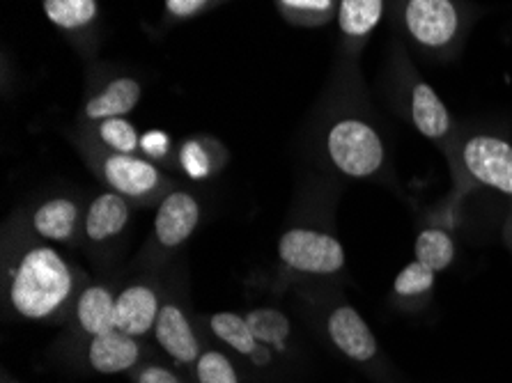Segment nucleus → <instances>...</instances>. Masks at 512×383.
<instances>
[{
    "instance_id": "nucleus-1",
    "label": "nucleus",
    "mask_w": 512,
    "mask_h": 383,
    "mask_svg": "<svg viewBox=\"0 0 512 383\" xmlns=\"http://www.w3.org/2000/svg\"><path fill=\"white\" fill-rule=\"evenodd\" d=\"M72 273L53 248H30L14 271L10 301L26 319H44L72 294Z\"/></svg>"
},
{
    "instance_id": "nucleus-2",
    "label": "nucleus",
    "mask_w": 512,
    "mask_h": 383,
    "mask_svg": "<svg viewBox=\"0 0 512 383\" xmlns=\"http://www.w3.org/2000/svg\"><path fill=\"white\" fill-rule=\"evenodd\" d=\"M329 159L340 173L352 179L377 175L386 161L382 136L363 120H340L327 136Z\"/></svg>"
},
{
    "instance_id": "nucleus-3",
    "label": "nucleus",
    "mask_w": 512,
    "mask_h": 383,
    "mask_svg": "<svg viewBox=\"0 0 512 383\" xmlns=\"http://www.w3.org/2000/svg\"><path fill=\"white\" fill-rule=\"evenodd\" d=\"M278 255L285 267L310 276H331L345 267V248L336 237L317 230H290L281 237Z\"/></svg>"
},
{
    "instance_id": "nucleus-4",
    "label": "nucleus",
    "mask_w": 512,
    "mask_h": 383,
    "mask_svg": "<svg viewBox=\"0 0 512 383\" xmlns=\"http://www.w3.org/2000/svg\"><path fill=\"white\" fill-rule=\"evenodd\" d=\"M460 161L473 182L512 198V145L499 136L476 134L464 140Z\"/></svg>"
},
{
    "instance_id": "nucleus-5",
    "label": "nucleus",
    "mask_w": 512,
    "mask_h": 383,
    "mask_svg": "<svg viewBox=\"0 0 512 383\" xmlns=\"http://www.w3.org/2000/svg\"><path fill=\"white\" fill-rule=\"evenodd\" d=\"M402 19L411 39L425 49H444L460 33V10L453 0H407Z\"/></svg>"
},
{
    "instance_id": "nucleus-6",
    "label": "nucleus",
    "mask_w": 512,
    "mask_h": 383,
    "mask_svg": "<svg viewBox=\"0 0 512 383\" xmlns=\"http://www.w3.org/2000/svg\"><path fill=\"white\" fill-rule=\"evenodd\" d=\"M329 338L347 358L356 363H368L377 356V338L359 312L340 306L327 319Z\"/></svg>"
},
{
    "instance_id": "nucleus-7",
    "label": "nucleus",
    "mask_w": 512,
    "mask_h": 383,
    "mask_svg": "<svg viewBox=\"0 0 512 383\" xmlns=\"http://www.w3.org/2000/svg\"><path fill=\"white\" fill-rule=\"evenodd\" d=\"M200 207L189 193L175 191L161 202V207L154 216V234L159 244L166 248H175L184 244L198 228Z\"/></svg>"
},
{
    "instance_id": "nucleus-8",
    "label": "nucleus",
    "mask_w": 512,
    "mask_h": 383,
    "mask_svg": "<svg viewBox=\"0 0 512 383\" xmlns=\"http://www.w3.org/2000/svg\"><path fill=\"white\" fill-rule=\"evenodd\" d=\"M104 175L115 193L127 195V198H141V195L152 193L161 179L159 170L150 161L131 154L108 156L104 163Z\"/></svg>"
},
{
    "instance_id": "nucleus-9",
    "label": "nucleus",
    "mask_w": 512,
    "mask_h": 383,
    "mask_svg": "<svg viewBox=\"0 0 512 383\" xmlns=\"http://www.w3.org/2000/svg\"><path fill=\"white\" fill-rule=\"evenodd\" d=\"M159 312V299L150 287H127L115 299V326H118V331L136 338V335H145L154 328Z\"/></svg>"
},
{
    "instance_id": "nucleus-10",
    "label": "nucleus",
    "mask_w": 512,
    "mask_h": 383,
    "mask_svg": "<svg viewBox=\"0 0 512 383\" xmlns=\"http://www.w3.org/2000/svg\"><path fill=\"white\" fill-rule=\"evenodd\" d=\"M141 358L134 335H127L113 328V331L95 335L88 349V361L99 374H118L131 370Z\"/></svg>"
},
{
    "instance_id": "nucleus-11",
    "label": "nucleus",
    "mask_w": 512,
    "mask_h": 383,
    "mask_svg": "<svg viewBox=\"0 0 512 383\" xmlns=\"http://www.w3.org/2000/svg\"><path fill=\"white\" fill-rule=\"evenodd\" d=\"M154 338L161 347L166 349V354H170L175 361L180 363H191L198 361V338L193 333V328L186 319L184 312L177 306H164L157 317V324H154Z\"/></svg>"
},
{
    "instance_id": "nucleus-12",
    "label": "nucleus",
    "mask_w": 512,
    "mask_h": 383,
    "mask_svg": "<svg viewBox=\"0 0 512 383\" xmlns=\"http://www.w3.org/2000/svg\"><path fill=\"white\" fill-rule=\"evenodd\" d=\"M409 117L425 138L441 140L451 134V115L428 83L416 81L409 90Z\"/></svg>"
},
{
    "instance_id": "nucleus-13",
    "label": "nucleus",
    "mask_w": 512,
    "mask_h": 383,
    "mask_svg": "<svg viewBox=\"0 0 512 383\" xmlns=\"http://www.w3.org/2000/svg\"><path fill=\"white\" fill-rule=\"evenodd\" d=\"M129 223V205L120 193H102L85 216V234L92 241H106L120 234Z\"/></svg>"
},
{
    "instance_id": "nucleus-14",
    "label": "nucleus",
    "mask_w": 512,
    "mask_h": 383,
    "mask_svg": "<svg viewBox=\"0 0 512 383\" xmlns=\"http://www.w3.org/2000/svg\"><path fill=\"white\" fill-rule=\"evenodd\" d=\"M138 101H141V85L134 78H115L108 83L104 92L92 97L85 106V115L90 120H111V117H124L129 111H134Z\"/></svg>"
},
{
    "instance_id": "nucleus-15",
    "label": "nucleus",
    "mask_w": 512,
    "mask_h": 383,
    "mask_svg": "<svg viewBox=\"0 0 512 383\" xmlns=\"http://www.w3.org/2000/svg\"><path fill=\"white\" fill-rule=\"evenodd\" d=\"M76 317L85 333L102 335L113 331L115 326V296L106 287H88L81 294L79 306H76Z\"/></svg>"
},
{
    "instance_id": "nucleus-16",
    "label": "nucleus",
    "mask_w": 512,
    "mask_h": 383,
    "mask_svg": "<svg viewBox=\"0 0 512 383\" xmlns=\"http://www.w3.org/2000/svg\"><path fill=\"white\" fill-rule=\"evenodd\" d=\"M79 221V207L67 198H53L35 211L33 228L44 239L65 241L74 234Z\"/></svg>"
},
{
    "instance_id": "nucleus-17",
    "label": "nucleus",
    "mask_w": 512,
    "mask_h": 383,
    "mask_svg": "<svg viewBox=\"0 0 512 383\" xmlns=\"http://www.w3.org/2000/svg\"><path fill=\"white\" fill-rule=\"evenodd\" d=\"M384 14V0H340L338 26L352 42L366 39Z\"/></svg>"
},
{
    "instance_id": "nucleus-18",
    "label": "nucleus",
    "mask_w": 512,
    "mask_h": 383,
    "mask_svg": "<svg viewBox=\"0 0 512 383\" xmlns=\"http://www.w3.org/2000/svg\"><path fill=\"white\" fill-rule=\"evenodd\" d=\"M416 262L425 264L434 273L446 271L455 260V241L451 234L439 228H428L416 237Z\"/></svg>"
},
{
    "instance_id": "nucleus-19",
    "label": "nucleus",
    "mask_w": 512,
    "mask_h": 383,
    "mask_svg": "<svg viewBox=\"0 0 512 383\" xmlns=\"http://www.w3.org/2000/svg\"><path fill=\"white\" fill-rule=\"evenodd\" d=\"M209 326H212L216 338L226 342V345H230L235 351H239V354L253 356L255 351L260 349V342L255 340L246 317H239L235 312H219V315L209 319Z\"/></svg>"
},
{
    "instance_id": "nucleus-20",
    "label": "nucleus",
    "mask_w": 512,
    "mask_h": 383,
    "mask_svg": "<svg viewBox=\"0 0 512 383\" xmlns=\"http://www.w3.org/2000/svg\"><path fill=\"white\" fill-rule=\"evenodd\" d=\"M44 14L58 28H83L97 17L95 0H44Z\"/></svg>"
},
{
    "instance_id": "nucleus-21",
    "label": "nucleus",
    "mask_w": 512,
    "mask_h": 383,
    "mask_svg": "<svg viewBox=\"0 0 512 383\" xmlns=\"http://www.w3.org/2000/svg\"><path fill=\"white\" fill-rule=\"evenodd\" d=\"M248 326L255 335V340L260 345H269V347H283L287 335H290V319H287L281 310L274 308H260L253 310L251 315L246 317Z\"/></svg>"
},
{
    "instance_id": "nucleus-22",
    "label": "nucleus",
    "mask_w": 512,
    "mask_h": 383,
    "mask_svg": "<svg viewBox=\"0 0 512 383\" xmlns=\"http://www.w3.org/2000/svg\"><path fill=\"white\" fill-rule=\"evenodd\" d=\"M434 278H437V273L414 260L398 273L393 283V292L402 296V299H418V296L432 292Z\"/></svg>"
},
{
    "instance_id": "nucleus-23",
    "label": "nucleus",
    "mask_w": 512,
    "mask_h": 383,
    "mask_svg": "<svg viewBox=\"0 0 512 383\" xmlns=\"http://www.w3.org/2000/svg\"><path fill=\"white\" fill-rule=\"evenodd\" d=\"M99 136H102L104 143L111 147L115 154H134L138 150V145H141L134 124L124 120V117L102 120V124H99Z\"/></svg>"
},
{
    "instance_id": "nucleus-24",
    "label": "nucleus",
    "mask_w": 512,
    "mask_h": 383,
    "mask_svg": "<svg viewBox=\"0 0 512 383\" xmlns=\"http://www.w3.org/2000/svg\"><path fill=\"white\" fill-rule=\"evenodd\" d=\"M198 379L200 383H239L235 367L219 351H205L198 358Z\"/></svg>"
},
{
    "instance_id": "nucleus-25",
    "label": "nucleus",
    "mask_w": 512,
    "mask_h": 383,
    "mask_svg": "<svg viewBox=\"0 0 512 383\" xmlns=\"http://www.w3.org/2000/svg\"><path fill=\"white\" fill-rule=\"evenodd\" d=\"M287 14H304L308 19H329L336 10L333 0H278Z\"/></svg>"
},
{
    "instance_id": "nucleus-26",
    "label": "nucleus",
    "mask_w": 512,
    "mask_h": 383,
    "mask_svg": "<svg viewBox=\"0 0 512 383\" xmlns=\"http://www.w3.org/2000/svg\"><path fill=\"white\" fill-rule=\"evenodd\" d=\"M209 3V0H166V10L173 14V17H193L198 14L203 7Z\"/></svg>"
},
{
    "instance_id": "nucleus-27",
    "label": "nucleus",
    "mask_w": 512,
    "mask_h": 383,
    "mask_svg": "<svg viewBox=\"0 0 512 383\" xmlns=\"http://www.w3.org/2000/svg\"><path fill=\"white\" fill-rule=\"evenodd\" d=\"M138 383H180V379H177L170 370H166V367L150 365V367H145V370L141 372V377H138Z\"/></svg>"
}]
</instances>
